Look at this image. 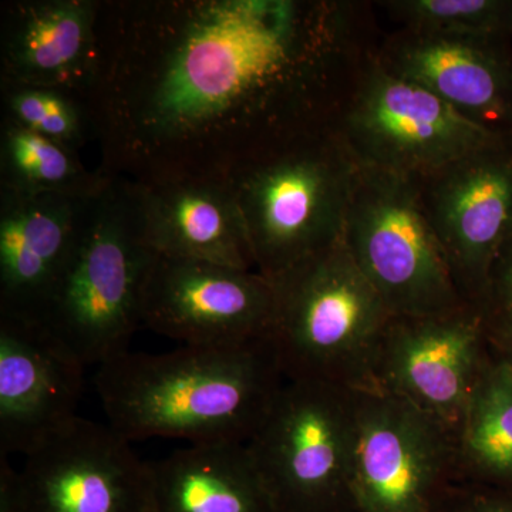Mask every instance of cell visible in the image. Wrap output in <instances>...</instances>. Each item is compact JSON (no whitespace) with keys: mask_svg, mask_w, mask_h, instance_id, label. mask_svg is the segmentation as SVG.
I'll list each match as a JSON object with an SVG mask.
<instances>
[{"mask_svg":"<svg viewBox=\"0 0 512 512\" xmlns=\"http://www.w3.org/2000/svg\"><path fill=\"white\" fill-rule=\"evenodd\" d=\"M375 2L99 0L86 101L99 170L225 181L333 126L383 33Z\"/></svg>","mask_w":512,"mask_h":512,"instance_id":"obj_1","label":"cell"},{"mask_svg":"<svg viewBox=\"0 0 512 512\" xmlns=\"http://www.w3.org/2000/svg\"><path fill=\"white\" fill-rule=\"evenodd\" d=\"M286 377L271 338L244 345L131 352L97 367L109 426L128 441L247 444Z\"/></svg>","mask_w":512,"mask_h":512,"instance_id":"obj_2","label":"cell"},{"mask_svg":"<svg viewBox=\"0 0 512 512\" xmlns=\"http://www.w3.org/2000/svg\"><path fill=\"white\" fill-rule=\"evenodd\" d=\"M360 164L333 126L286 141L229 175L256 271L274 281L343 238Z\"/></svg>","mask_w":512,"mask_h":512,"instance_id":"obj_3","label":"cell"},{"mask_svg":"<svg viewBox=\"0 0 512 512\" xmlns=\"http://www.w3.org/2000/svg\"><path fill=\"white\" fill-rule=\"evenodd\" d=\"M271 282L269 338L286 379L377 392V356L392 315L343 238Z\"/></svg>","mask_w":512,"mask_h":512,"instance_id":"obj_4","label":"cell"},{"mask_svg":"<svg viewBox=\"0 0 512 512\" xmlns=\"http://www.w3.org/2000/svg\"><path fill=\"white\" fill-rule=\"evenodd\" d=\"M156 256L136 187L113 177L90 201L72 262L40 323L87 367L128 352L143 325L144 288Z\"/></svg>","mask_w":512,"mask_h":512,"instance_id":"obj_5","label":"cell"},{"mask_svg":"<svg viewBox=\"0 0 512 512\" xmlns=\"http://www.w3.org/2000/svg\"><path fill=\"white\" fill-rule=\"evenodd\" d=\"M359 393L316 380L282 383L247 443L276 512H357Z\"/></svg>","mask_w":512,"mask_h":512,"instance_id":"obj_6","label":"cell"},{"mask_svg":"<svg viewBox=\"0 0 512 512\" xmlns=\"http://www.w3.org/2000/svg\"><path fill=\"white\" fill-rule=\"evenodd\" d=\"M343 242L390 315H437L467 306L416 177L360 165Z\"/></svg>","mask_w":512,"mask_h":512,"instance_id":"obj_7","label":"cell"},{"mask_svg":"<svg viewBox=\"0 0 512 512\" xmlns=\"http://www.w3.org/2000/svg\"><path fill=\"white\" fill-rule=\"evenodd\" d=\"M0 507L12 512H158L151 463L109 424L77 417L25 456H0Z\"/></svg>","mask_w":512,"mask_h":512,"instance_id":"obj_8","label":"cell"},{"mask_svg":"<svg viewBox=\"0 0 512 512\" xmlns=\"http://www.w3.org/2000/svg\"><path fill=\"white\" fill-rule=\"evenodd\" d=\"M335 128L362 167L424 177L503 136L370 57Z\"/></svg>","mask_w":512,"mask_h":512,"instance_id":"obj_9","label":"cell"},{"mask_svg":"<svg viewBox=\"0 0 512 512\" xmlns=\"http://www.w3.org/2000/svg\"><path fill=\"white\" fill-rule=\"evenodd\" d=\"M490 356L491 342L474 306L392 316L377 356V392L410 404L454 439Z\"/></svg>","mask_w":512,"mask_h":512,"instance_id":"obj_10","label":"cell"},{"mask_svg":"<svg viewBox=\"0 0 512 512\" xmlns=\"http://www.w3.org/2000/svg\"><path fill=\"white\" fill-rule=\"evenodd\" d=\"M456 478L453 437L403 400L360 392L357 402V512H434Z\"/></svg>","mask_w":512,"mask_h":512,"instance_id":"obj_11","label":"cell"},{"mask_svg":"<svg viewBox=\"0 0 512 512\" xmlns=\"http://www.w3.org/2000/svg\"><path fill=\"white\" fill-rule=\"evenodd\" d=\"M417 181L458 292L478 308L495 256L512 237V137Z\"/></svg>","mask_w":512,"mask_h":512,"instance_id":"obj_12","label":"cell"},{"mask_svg":"<svg viewBox=\"0 0 512 512\" xmlns=\"http://www.w3.org/2000/svg\"><path fill=\"white\" fill-rule=\"evenodd\" d=\"M274 285L256 271L158 255L148 272L141 322L188 346L268 338Z\"/></svg>","mask_w":512,"mask_h":512,"instance_id":"obj_13","label":"cell"},{"mask_svg":"<svg viewBox=\"0 0 512 512\" xmlns=\"http://www.w3.org/2000/svg\"><path fill=\"white\" fill-rule=\"evenodd\" d=\"M86 367L43 323L0 316V456H28L79 417Z\"/></svg>","mask_w":512,"mask_h":512,"instance_id":"obj_14","label":"cell"},{"mask_svg":"<svg viewBox=\"0 0 512 512\" xmlns=\"http://www.w3.org/2000/svg\"><path fill=\"white\" fill-rule=\"evenodd\" d=\"M377 62L423 87L477 126L512 137V37L441 36L396 29Z\"/></svg>","mask_w":512,"mask_h":512,"instance_id":"obj_15","label":"cell"},{"mask_svg":"<svg viewBox=\"0 0 512 512\" xmlns=\"http://www.w3.org/2000/svg\"><path fill=\"white\" fill-rule=\"evenodd\" d=\"M93 198L0 188V316L42 320L72 262Z\"/></svg>","mask_w":512,"mask_h":512,"instance_id":"obj_16","label":"cell"},{"mask_svg":"<svg viewBox=\"0 0 512 512\" xmlns=\"http://www.w3.org/2000/svg\"><path fill=\"white\" fill-rule=\"evenodd\" d=\"M99 0L2 6L0 87L56 90L86 106L97 66Z\"/></svg>","mask_w":512,"mask_h":512,"instance_id":"obj_17","label":"cell"},{"mask_svg":"<svg viewBox=\"0 0 512 512\" xmlns=\"http://www.w3.org/2000/svg\"><path fill=\"white\" fill-rule=\"evenodd\" d=\"M133 184L146 238L156 254L256 271L237 202L225 181Z\"/></svg>","mask_w":512,"mask_h":512,"instance_id":"obj_18","label":"cell"},{"mask_svg":"<svg viewBox=\"0 0 512 512\" xmlns=\"http://www.w3.org/2000/svg\"><path fill=\"white\" fill-rule=\"evenodd\" d=\"M151 468L158 512H276L247 444H188Z\"/></svg>","mask_w":512,"mask_h":512,"instance_id":"obj_19","label":"cell"},{"mask_svg":"<svg viewBox=\"0 0 512 512\" xmlns=\"http://www.w3.org/2000/svg\"><path fill=\"white\" fill-rule=\"evenodd\" d=\"M453 443L454 480L512 490V370L493 345Z\"/></svg>","mask_w":512,"mask_h":512,"instance_id":"obj_20","label":"cell"},{"mask_svg":"<svg viewBox=\"0 0 512 512\" xmlns=\"http://www.w3.org/2000/svg\"><path fill=\"white\" fill-rule=\"evenodd\" d=\"M79 151L2 119L0 188L26 195L96 197L113 177L87 170Z\"/></svg>","mask_w":512,"mask_h":512,"instance_id":"obj_21","label":"cell"},{"mask_svg":"<svg viewBox=\"0 0 512 512\" xmlns=\"http://www.w3.org/2000/svg\"><path fill=\"white\" fill-rule=\"evenodd\" d=\"M399 29L426 35L512 37V0L375 2Z\"/></svg>","mask_w":512,"mask_h":512,"instance_id":"obj_22","label":"cell"},{"mask_svg":"<svg viewBox=\"0 0 512 512\" xmlns=\"http://www.w3.org/2000/svg\"><path fill=\"white\" fill-rule=\"evenodd\" d=\"M3 120L79 151L93 138L86 106L39 87H0Z\"/></svg>","mask_w":512,"mask_h":512,"instance_id":"obj_23","label":"cell"},{"mask_svg":"<svg viewBox=\"0 0 512 512\" xmlns=\"http://www.w3.org/2000/svg\"><path fill=\"white\" fill-rule=\"evenodd\" d=\"M485 332L497 348L512 345V237L495 256L478 303Z\"/></svg>","mask_w":512,"mask_h":512,"instance_id":"obj_24","label":"cell"},{"mask_svg":"<svg viewBox=\"0 0 512 512\" xmlns=\"http://www.w3.org/2000/svg\"><path fill=\"white\" fill-rule=\"evenodd\" d=\"M434 512H512V490L453 480L437 500Z\"/></svg>","mask_w":512,"mask_h":512,"instance_id":"obj_25","label":"cell"},{"mask_svg":"<svg viewBox=\"0 0 512 512\" xmlns=\"http://www.w3.org/2000/svg\"><path fill=\"white\" fill-rule=\"evenodd\" d=\"M494 349L500 353V356L503 357L505 362H507V365L510 366V369L512 370V345L504 346V348H497V346H494Z\"/></svg>","mask_w":512,"mask_h":512,"instance_id":"obj_26","label":"cell"},{"mask_svg":"<svg viewBox=\"0 0 512 512\" xmlns=\"http://www.w3.org/2000/svg\"><path fill=\"white\" fill-rule=\"evenodd\" d=\"M0 512H12V511H9L8 508L0 507Z\"/></svg>","mask_w":512,"mask_h":512,"instance_id":"obj_27","label":"cell"}]
</instances>
